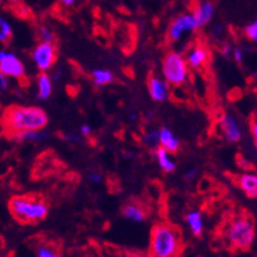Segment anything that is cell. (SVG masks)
Segmentation results:
<instances>
[{
    "label": "cell",
    "instance_id": "1",
    "mask_svg": "<svg viewBox=\"0 0 257 257\" xmlns=\"http://www.w3.org/2000/svg\"><path fill=\"white\" fill-rule=\"evenodd\" d=\"M48 114L37 106L14 105L3 113L4 133L10 138L28 130H42L48 125Z\"/></svg>",
    "mask_w": 257,
    "mask_h": 257
},
{
    "label": "cell",
    "instance_id": "2",
    "mask_svg": "<svg viewBox=\"0 0 257 257\" xmlns=\"http://www.w3.org/2000/svg\"><path fill=\"white\" fill-rule=\"evenodd\" d=\"M183 235L176 226L167 222L155 224L150 233V254L153 257H181Z\"/></svg>",
    "mask_w": 257,
    "mask_h": 257
},
{
    "label": "cell",
    "instance_id": "3",
    "mask_svg": "<svg viewBox=\"0 0 257 257\" xmlns=\"http://www.w3.org/2000/svg\"><path fill=\"white\" fill-rule=\"evenodd\" d=\"M12 217L21 223H37L48 217L49 206L34 196H15L8 202Z\"/></svg>",
    "mask_w": 257,
    "mask_h": 257
},
{
    "label": "cell",
    "instance_id": "4",
    "mask_svg": "<svg viewBox=\"0 0 257 257\" xmlns=\"http://www.w3.org/2000/svg\"><path fill=\"white\" fill-rule=\"evenodd\" d=\"M224 237L232 249L248 250L256 237L253 219L248 215L235 217L224 228Z\"/></svg>",
    "mask_w": 257,
    "mask_h": 257
},
{
    "label": "cell",
    "instance_id": "5",
    "mask_svg": "<svg viewBox=\"0 0 257 257\" xmlns=\"http://www.w3.org/2000/svg\"><path fill=\"white\" fill-rule=\"evenodd\" d=\"M189 64L186 58L177 51H169L162 61V75L169 85L180 87L189 78Z\"/></svg>",
    "mask_w": 257,
    "mask_h": 257
},
{
    "label": "cell",
    "instance_id": "6",
    "mask_svg": "<svg viewBox=\"0 0 257 257\" xmlns=\"http://www.w3.org/2000/svg\"><path fill=\"white\" fill-rule=\"evenodd\" d=\"M32 61L40 72H48L57 62V48L54 42L40 41L32 50Z\"/></svg>",
    "mask_w": 257,
    "mask_h": 257
},
{
    "label": "cell",
    "instance_id": "7",
    "mask_svg": "<svg viewBox=\"0 0 257 257\" xmlns=\"http://www.w3.org/2000/svg\"><path fill=\"white\" fill-rule=\"evenodd\" d=\"M25 72L27 70H25L24 63L14 51H0V74L6 75L10 79L21 80L25 78Z\"/></svg>",
    "mask_w": 257,
    "mask_h": 257
},
{
    "label": "cell",
    "instance_id": "8",
    "mask_svg": "<svg viewBox=\"0 0 257 257\" xmlns=\"http://www.w3.org/2000/svg\"><path fill=\"white\" fill-rule=\"evenodd\" d=\"M198 29V25H197V21L193 16V14H183L179 15V16L172 20V23L169 24L168 32H167V36H168V40L172 41V42H177L181 38L185 36L186 33H192V32H196Z\"/></svg>",
    "mask_w": 257,
    "mask_h": 257
},
{
    "label": "cell",
    "instance_id": "9",
    "mask_svg": "<svg viewBox=\"0 0 257 257\" xmlns=\"http://www.w3.org/2000/svg\"><path fill=\"white\" fill-rule=\"evenodd\" d=\"M218 125H219L220 132H222L227 142L237 143L241 139V137H243L241 126L235 115L226 113V114L220 117Z\"/></svg>",
    "mask_w": 257,
    "mask_h": 257
},
{
    "label": "cell",
    "instance_id": "10",
    "mask_svg": "<svg viewBox=\"0 0 257 257\" xmlns=\"http://www.w3.org/2000/svg\"><path fill=\"white\" fill-rule=\"evenodd\" d=\"M186 62L193 70H201L207 64L210 59V51L207 46L202 42H196L190 46L185 55Z\"/></svg>",
    "mask_w": 257,
    "mask_h": 257
},
{
    "label": "cell",
    "instance_id": "11",
    "mask_svg": "<svg viewBox=\"0 0 257 257\" xmlns=\"http://www.w3.org/2000/svg\"><path fill=\"white\" fill-rule=\"evenodd\" d=\"M147 91L150 97L155 102L166 101L169 97V83L163 76L160 78L156 75H150L147 80Z\"/></svg>",
    "mask_w": 257,
    "mask_h": 257
},
{
    "label": "cell",
    "instance_id": "12",
    "mask_svg": "<svg viewBox=\"0 0 257 257\" xmlns=\"http://www.w3.org/2000/svg\"><path fill=\"white\" fill-rule=\"evenodd\" d=\"M214 12H215V6L211 0H201L196 4V7L193 10V16L196 19L198 29L206 27L210 21L213 20Z\"/></svg>",
    "mask_w": 257,
    "mask_h": 257
},
{
    "label": "cell",
    "instance_id": "13",
    "mask_svg": "<svg viewBox=\"0 0 257 257\" xmlns=\"http://www.w3.org/2000/svg\"><path fill=\"white\" fill-rule=\"evenodd\" d=\"M154 156H155V160L158 163L159 168L162 169L163 172L171 173L176 169V159L173 156V153L166 150L164 147L159 146L158 149L154 150Z\"/></svg>",
    "mask_w": 257,
    "mask_h": 257
},
{
    "label": "cell",
    "instance_id": "14",
    "mask_svg": "<svg viewBox=\"0 0 257 257\" xmlns=\"http://www.w3.org/2000/svg\"><path fill=\"white\" fill-rule=\"evenodd\" d=\"M236 185L249 198H257V173L247 172L237 176Z\"/></svg>",
    "mask_w": 257,
    "mask_h": 257
},
{
    "label": "cell",
    "instance_id": "15",
    "mask_svg": "<svg viewBox=\"0 0 257 257\" xmlns=\"http://www.w3.org/2000/svg\"><path fill=\"white\" fill-rule=\"evenodd\" d=\"M122 215L126 219L136 222V223H141L143 220H146L147 213H146L145 207L142 205H139L137 202H127L125 206L122 207Z\"/></svg>",
    "mask_w": 257,
    "mask_h": 257
},
{
    "label": "cell",
    "instance_id": "16",
    "mask_svg": "<svg viewBox=\"0 0 257 257\" xmlns=\"http://www.w3.org/2000/svg\"><path fill=\"white\" fill-rule=\"evenodd\" d=\"M37 85V97L40 100H48L53 93V80L48 72H40L36 79Z\"/></svg>",
    "mask_w": 257,
    "mask_h": 257
},
{
    "label": "cell",
    "instance_id": "17",
    "mask_svg": "<svg viewBox=\"0 0 257 257\" xmlns=\"http://www.w3.org/2000/svg\"><path fill=\"white\" fill-rule=\"evenodd\" d=\"M160 132V146L171 153H177L180 149V139L175 136V133L168 127L159 128Z\"/></svg>",
    "mask_w": 257,
    "mask_h": 257
},
{
    "label": "cell",
    "instance_id": "18",
    "mask_svg": "<svg viewBox=\"0 0 257 257\" xmlns=\"http://www.w3.org/2000/svg\"><path fill=\"white\" fill-rule=\"evenodd\" d=\"M48 137L49 133H46L42 128V130H28V132L16 134V136H14L11 139L20 143H40L42 141H45Z\"/></svg>",
    "mask_w": 257,
    "mask_h": 257
},
{
    "label": "cell",
    "instance_id": "19",
    "mask_svg": "<svg viewBox=\"0 0 257 257\" xmlns=\"http://www.w3.org/2000/svg\"><path fill=\"white\" fill-rule=\"evenodd\" d=\"M185 222L189 227L190 232L194 235V236H200L203 231V218L202 213L200 210H192L189 213L186 214Z\"/></svg>",
    "mask_w": 257,
    "mask_h": 257
},
{
    "label": "cell",
    "instance_id": "20",
    "mask_svg": "<svg viewBox=\"0 0 257 257\" xmlns=\"http://www.w3.org/2000/svg\"><path fill=\"white\" fill-rule=\"evenodd\" d=\"M91 79L92 83L96 85V87H104V85L110 84L114 79V75L110 70H106V68H96L91 72Z\"/></svg>",
    "mask_w": 257,
    "mask_h": 257
},
{
    "label": "cell",
    "instance_id": "21",
    "mask_svg": "<svg viewBox=\"0 0 257 257\" xmlns=\"http://www.w3.org/2000/svg\"><path fill=\"white\" fill-rule=\"evenodd\" d=\"M142 143L150 150H156L160 146V132L159 130H149L142 137Z\"/></svg>",
    "mask_w": 257,
    "mask_h": 257
},
{
    "label": "cell",
    "instance_id": "22",
    "mask_svg": "<svg viewBox=\"0 0 257 257\" xmlns=\"http://www.w3.org/2000/svg\"><path fill=\"white\" fill-rule=\"evenodd\" d=\"M12 27H11V23L6 19V17H0V42L2 44H7L8 41L12 38Z\"/></svg>",
    "mask_w": 257,
    "mask_h": 257
},
{
    "label": "cell",
    "instance_id": "23",
    "mask_svg": "<svg viewBox=\"0 0 257 257\" xmlns=\"http://www.w3.org/2000/svg\"><path fill=\"white\" fill-rule=\"evenodd\" d=\"M36 253H37V257H59L57 248L49 243L38 244L36 248Z\"/></svg>",
    "mask_w": 257,
    "mask_h": 257
},
{
    "label": "cell",
    "instance_id": "24",
    "mask_svg": "<svg viewBox=\"0 0 257 257\" xmlns=\"http://www.w3.org/2000/svg\"><path fill=\"white\" fill-rule=\"evenodd\" d=\"M38 37H40L41 41H44V42H54L55 40L54 32L51 31L48 25L40 27V29H38Z\"/></svg>",
    "mask_w": 257,
    "mask_h": 257
},
{
    "label": "cell",
    "instance_id": "25",
    "mask_svg": "<svg viewBox=\"0 0 257 257\" xmlns=\"http://www.w3.org/2000/svg\"><path fill=\"white\" fill-rule=\"evenodd\" d=\"M244 36L250 42H257V20L252 21L244 28Z\"/></svg>",
    "mask_w": 257,
    "mask_h": 257
},
{
    "label": "cell",
    "instance_id": "26",
    "mask_svg": "<svg viewBox=\"0 0 257 257\" xmlns=\"http://www.w3.org/2000/svg\"><path fill=\"white\" fill-rule=\"evenodd\" d=\"M232 59L235 62H236L237 64L243 63V61H244V51H243V49L239 48V46H235V48H233Z\"/></svg>",
    "mask_w": 257,
    "mask_h": 257
},
{
    "label": "cell",
    "instance_id": "27",
    "mask_svg": "<svg viewBox=\"0 0 257 257\" xmlns=\"http://www.w3.org/2000/svg\"><path fill=\"white\" fill-rule=\"evenodd\" d=\"M250 136H252V139H253V145H254V149H256V153H257V119H252L250 121Z\"/></svg>",
    "mask_w": 257,
    "mask_h": 257
},
{
    "label": "cell",
    "instance_id": "28",
    "mask_svg": "<svg viewBox=\"0 0 257 257\" xmlns=\"http://www.w3.org/2000/svg\"><path fill=\"white\" fill-rule=\"evenodd\" d=\"M88 179H89V181H91V183L100 184V183H101L102 176H101V173L97 172V171H91V172L88 173Z\"/></svg>",
    "mask_w": 257,
    "mask_h": 257
},
{
    "label": "cell",
    "instance_id": "29",
    "mask_svg": "<svg viewBox=\"0 0 257 257\" xmlns=\"http://www.w3.org/2000/svg\"><path fill=\"white\" fill-rule=\"evenodd\" d=\"M222 54H223L224 58H232L233 48L230 44H224L223 48H222Z\"/></svg>",
    "mask_w": 257,
    "mask_h": 257
},
{
    "label": "cell",
    "instance_id": "30",
    "mask_svg": "<svg viewBox=\"0 0 257 257\" xmlns=\"http://www.w3.org/2000/svg\"><path fill=\"white\" fill-rule=\"evenodd\" d=\"M79 2H80V0H59V3H61L62 7L66 8V10H67V8L75 7Z\"/></svg>",
    "mask_w": 257,
    "mask_h": 257
},
{
    "label": "cell",
    "instance_id": "31",
    "mask_svg": "<svg viewBox=\"0 0 257 257\" xmlns=\"http://www.w3.org/2000/svg\"><path fill=\"white\" fill-rule=\"evenodd\" d=\"M92 132V127L88 125V123H84V125H81L80 128H79V133H80V136L83 137H87L89 136Z\"/></svg>",
    "mask_w": 257,
    "mask_h": 257
},
{
    "label": "cell",
    "instance_id": "32",
    "mask_svg": "<svg viewBox=\"0 0 257 257\" xmlns=\"http://www.w3.org/2000/svg\"><path fill=\"white\" fill-rule=\"evenodd\" d=\"M8 80H10V78H7L6 75L0 74V88H2V91L8 88Z\"/></svg>",
    "mask_w": 257,
    "mask_h": 257
},
{
    "label": "cell",
    "instance_id": "33",
    "mask_svg": "<svg viewBox=\"0 0 257 257\" xmlns=\"http://www.w3.org/2000/svg\"><path fill=\"white\" fill-rule=\"evenodd\" d=\"M197 171L196 169H188L185 173H184V179L186 180V181H190V180L193 179V177L196 176Z\"/></svg>",
    "mask_w": 257,
    "mask_h": 257
},
{
    "label": "cell",
    "instance_id": "34",
    "mask_svg": "<svg viewBox=\"0 0 257 257\" xmlns=\"http://www.w3.org/2000/svg\"><path fill=\"white\" fill-rule=\"evenodd\" d=\"M128 257H153L151 254H146V253H133Z\"/></svg>",
    "mask_w": 257,
    "mask_h": 257
}]
</instances>
